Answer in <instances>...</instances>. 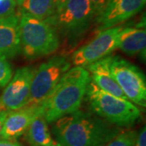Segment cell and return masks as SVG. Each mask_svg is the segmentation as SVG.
Returning a JSON list of instances; mask_svg holds the SVG:
<instances>
[{
  "instance_id": "2e32d148",
  "label": "cell",
  "mask_w": 146,
  "mask_h": 146,
  "mask_svg": "<svg viewBox=\"0 0 146 146\" xmlns=\"http://www.w3.org/2000/svg\"><path fill=\"white\" fill-rule=\"evenodd\" d=\"M20 13L46 21L56 11L55 0H20L16 3Z\"/></svg>"
},
{
  "instance_id": "30bf717a",
  "label": "cell",
  "mask_w": 146,
  "mask_h": 146,
  "mask_svg": "<svg viewBox=\"0 0 146 146\" xmlns=\"http://www.w3.org/2000/svg\"><path fill=\"white\" fill-rule=\"evenodd\" d=\"M146 0H110L108 4L97 18L99 30L102 31L117 26L140 12Z\"/></svg>"
},
{
  "instance_id": "ac0fdd59",
  "label": "cell",
  "mask_w": 146,
  "mask_h": 146,
  "mask_svg": "<svg viewBox=\"0 0 146 146\" xmlns=\"http://www.w3.org/2000/svg\"><path fill=\"white\" fill-rule=\"evenodd\" d=\"M12 69L7 58L0 56V87H4L12 77Z\"/></svg>"
},
{
  "instance_id": "6da1fadb",
  "label": "cell",
  "mask_w": 146,
  "mask_h": 146,
  "mask_svg": "<svg viewBox=\"0 0 146 146\" xmlns=\"http://www.w3.org/2000/svg\"><path fill=\"white\" fill-rule=\"evenodd\" d=\"M52 132L63 146H106L120 130L93 112L78 110L54 122Z\"/></svg>"
},
{
  "instance_id": "7402d4cb",
  "label": "cell",
  "mask_w": 146,
  "mask_h": 146,
  "mask_svg": "<svg viewBox=\"0 0 146 146\" xmlns=\"http://www.w3.org/2000/svg\"><path fill=\"white\" fill-rule=\"evenodd\" d=\"M0 146H21L19 143L14 141L0 139Z\"/></svg>"
},
{
  "instance_id": "277c9868",
  "label": "cell",
  "mask_w": 146,
  "mask_h": 146,
  "mask_svg": "<svg viewBox=\"0 0 146 146\" xmlns=\"http://www.w3.org/2000/svg\"><path fill=\"white\" fill-rule=\"evenodd\" d=\"M85 95L91 111L110 124L127 127L141 118V110L136 105L102 90L92 80L88 84Z\"/></svg>"
},
{
  "instance_id": "7a4b0ae2",
  "label": "cell",
  "mask_w": 146,
  "mask_h": 146,
  "mask_svg": "<svg viewBox=\"0 0 146 146\" xmlns=\"http://www.w3.org/2000/svg\"><path fill=\"white\" fill-rule=\"evenodd\" d=\"M90 80V74L84 68H70L42 106L47 123H53L80 110Z\"/></svg>"
},
{
  "instance_id": "ffe728a7",
  "label": "cell",
  "mask_w": 146,
  "mask_h": 146,
  "mask_svg": "<svg viewBox=\"0 0 146 146\" xmlns=\"http://www.w3.org/2000/svg\"><path fill=\"white\" fill-rule=\"evenodd\" d=\"M110 0H90L94 7V15L96 18H98L108 4Z\"/></svg>"
},
{
  "instance_id": "8fae6325",
  "label": "cell",
  "mask_w": 146,
  "mask_h": 146,
  "mask_svg": "<svg viewBox=\"0 0 146 146\" xmlns=\"http://www.w3.org/2000/svg\"><path fill=\"white\" fill-rule=\"evenodd\" d=\"M42 110V106H25L9 111L3 122L0 139L14 141L25 134L33 120Z\"/></svg>"
},
{
  "instance_id": "3957f363",
  "label": "cell",
  "mask_w": 146,
  "mask_h": 146,
  "mask_svg": "<svg viewBox=\"0 0 146 146\" xmlns=\"http://www.w3.org/2000/svg\"><path fill=\"white\" fill-rule=\"evenodd\" d=\"M21 53L28 60L47 57L59 47L58 33L46 21L21 13L20 19Z\"/></svg>"
},
{
  "instance_id": "5b68a950",
  "label": "cell",
  "mask_w": 146,
  "mask_h": 146,
  "mask_svg": "<svg viewBox=\"0 0 146 146\" xmlns=\"http://www.w3.org/2000/svg\"><path fill=\"white\" fill-rule=\"evenodd\" d=\"M94 17V7L90 0H67L46 21L58 33L74 39L89 29Z\"/></svg>"
},
{
  "instance_id": "52a82bcc",
  "label": "cell",
  "mask_w": 146,
  "mask_h": 146,
  "mask_svg": "<svg viewBox=\"0 0 146 146\" xmlns=\"http://www.w3.org/2000/svg\"><path fill=\"white\" fill-rule=\"evenodd\" d=\"M110 70L127 100L146 106V80L139 68L120 56H110Z\"/></svg>"
},
{
  "instance_id": "9c48e42d",
  "label": "cell",
  "mask_w": 146,
  "mask_h": 146,
  "mask_svg": "<svg viewBox=\"0 0 146 146\" xmlns=\"http://www.w3.org/2000/svg\"><path fill=\"white\" fill-rule=\"evenodd\" d=\"M34 72L35 68L32 67L17 69L0 97L1 111H13L26 106Z\"/></svg>"
},
{
  "instance_id": "d4e9b609",
  "label": "cell",
  "mask_w": 146,
  "mask_h": 146,
  "mask_svg": "<svg viewBox=\"0 0 146 146\" xmlns=\"http://www.w3.org/2000/svg\"><path fill=\"white\" fill-rule=\"evenodd\" d=\"M49 146H63L62 144H60V143H58V142H57V141H53L52 144L51 145H50Z\"/></svg>"
},
{
  "instance_id": "e0dca14e",
  "label": "cell",
  "mask_w": 146,
  "mask_h": 146,
  "mask_svg": "<svg viewBox=\"0 0 146 146\" xmlns=\"http://www.w3.org/2000/svg\"><path fill=\"white\" fill-rule=\"evenodd\" d=\"M137 133L136 131H120L106 146H135Z\"/></svg>"
},
{
  "instance_id": "7c38bea8",
  "label": "cell",
  "mask_w": 146,
  "mask_h": 146,
  "mask_svg": "<svg viewBox=\"0 0 146 146\" xmlns=\"http://www.w3.org/2000/svg\"><path fill=\"white\" fill-rule=\"evenodd\" d=\"M19 11L13 15L0 19V56L5 58L16 57L21 53Z\"/></svg>"
},
{
  "instance_id": "cb8c5ba5",
  "label": "cell",
  "mask_w": 146,
  "mask_h": 146,
  "mask_svg": "<svg viewBox=\"0 0 146 146\" xmlns=\"http://www.w3.org/2000/svg\"><path fill=\"white\" fill-rule=\"evenodd\" d=\"M67 2V0H55V3H56V9L60 7L61 6L63 5L65 3Z\"/></svg>"
},
{
  "instance_id": "8992f818",
  "label": "cell",
  "mask_w": 146,
  "mask_h": 146,
  "mask_svg": "<svg viewBox=\"0 0 146 146\" xmlns=\"http://www.w3.org/2000/svg\"><path fill=\"white\" fill-rule=\"evenodd\" d=\"M70 68L71 62L63 55L53 56L35 68L25 106H42Z\"/></svg>"
},
{
  "instance_id": "484cf974",
  "label": "cell",
  "mask_w": 146,
  "mask_h": 146,
  "mask_svg": "<svg viewBox=\"0 0 146 146\" xmlns=\"http://www.w3.org/2000/svg\"><path fill=\"white\" fill-rule=\"evenodd\" d=\"M15 1H16V3H17V2H18V1H20V0H15Z\"/></svg>"
},
{
  "instance_id": "d6986e66",
  "label": "cell",
  "mask_w": 146,
  "mask_h": 146,
  "mask_svg": "<svg viewBox=\"0 0 146 146\" xmlns=\"http://www.w3.org/2000/svg\"><path fill=\"white\" fill-rule=\"evenodd\" d=\"M17 4L15 0H0V19L13 15Z\"/></svg>"
},
{
  "instance_id": "ba28073f",
  "label": "cell",
  "mask_w": 146,
  "mask_h": 146,
  "mask_svg": "<svg viewBox=\"0 0 146 146\" xmlns=\"http://www.w3.org/2000/svg\"><path fill=\"white\" fill-rule=\"evenodd\" d=\"M123 27L115 26L105 29L89 43L73 53L71 61L74 67L86 68L89 65L110 56L117 49L118 36Z\"/></svg>"
},
{
  "instance_id": "603a6c76",
  "label": "cell",
  "mask_w": 146,
  "mask_h": 146,
  "mask_svg": "<svg viewBox=\"0 0 146 146\" xmlns=\"http://www.w3.org/2000/svg\"><path fill=\"white\" fill-rule=\"evenodd\" d=\"M7 111H0V135H1V131L3 125V122L5 120L6 117L7 115Z\"/></svg>"
},
{
  "instance_id": "44dd1931",
  "label": "cell",
  "mask_w": 146,
  "mask_h": 146,
  "mask_svg": "<svg viewBox=\"0 0 146 146\" xmlns=\"http://www.w3.org/2000/svg\"><path fill=\"white\" fill-rule=\"evenodd\" d=\"M135 146H146V128L144 127L138 133Z\"/></svg>"
},
{
  "instance_id": "4316f807",
  "label": "cell",
  "mask_w": 146,
  "mask_h": 146,
  "mask_svg": "<svg viewBox=\"0 0 146 146\" xmlns=\"http://www.w3.org/2000/svg\"><path fill=\"white\" fill-rule=\"evenodd\" d=\"M0 111H1V110H0Z\"/></svg>"
},
{
  "instance_id": "4fadbf2b",
  "label": "cell",
  "mask_w": 146,
  "mask_h": 146,
  "mask_svg": "<svg viewBox=\"0 0 146 146\" xmlns=\"http://www.w3.org/2000/svg\"><path fill=\"white\" fill-rule=\"evenodd\" d=\"M110 56L104 58L86 67V70L90 74V77L99 89L113 94L118 98L127 99L113 77L110 70Z\"/></svg>"
},
{
  "instance_id": "5bb4252c",
  "label": "cell",
  "mask_w": 146,
  "mask_h": 146,
  "mask_svg": "<svg viewBox=\"0 0 146 146\" xmlns=\"http://www.w3.org/2000/svg\"><path fill=\"white\" fill-rule=\"evenodd\" d=\"M146 47V31L139 28H123L118 36L117 49L126 54L134 56L145 54Z\"/></svg>"
},
{
  "instance_id": "9a60e30c",
  "label": "cell",
  "mask_w": 146,
  "mask_h": 146,
  "mask_svg": "<svg viewBox=\"0 0 146 146\" xmlns=\"http://www.w3.org/2000/svg\"><path fill=\"white\" fill-rule=\"evenodd\" d=\"M25 133L29 146H49L54 141L42 110L36 115Z\"/></svg>"
}]
</instances>
